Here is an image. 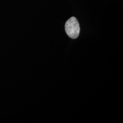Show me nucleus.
<instances>
[{
  "label": "nucleus",
  "mask_w": 123,
  "mask_h": 123,
  "mask_svg": "<svg viewBox=\"0 0 123 123\" xmlns=\"http://www.w3.org/2000/svg\"><path fill=\"white\" fill-rule=\"evenodd\" d=\"M65 31L70 37L73 39L77 38L80 33V26L78 20L75 17L69 18L65 24Z\"/></svg>",
  "instance_id": "f257e3e1"
}]
</instances>
